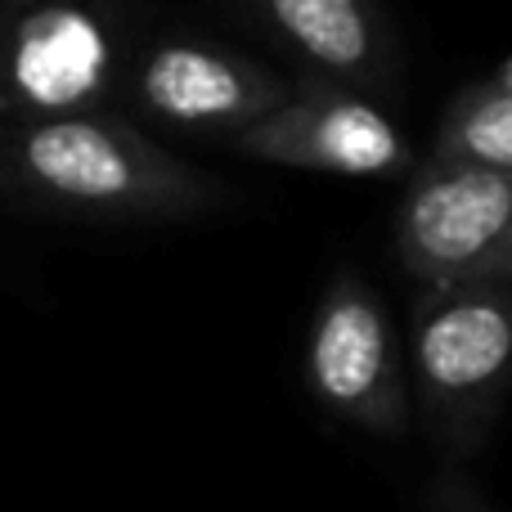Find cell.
Listing matches in <instances>:
<instances>
[{"label": "cell", "mask_w": 512, "mask_h": 512, "mask_svg": "<svg viewBox=\"0 0 512 512\" xmlns=\"http://www.w3.org/2000/svg\"><path fill=\"white\" fill-rule=\"evenodd\" d=\"M0 189L86 221H180L234 203V189L180 162L108 108L0 126Z\"/></svg>", "instance_id": "1"}, {"label": "cell", "mask_w": 512, "mask_h": 512, "mask_svg": "<svg viewBox=\"0 0 512 512\" xmlns=\"http://www.w3.org/2000/svg\"><path fill=\"white\" fill-rule=\"evenodd\" d=\"M409 373L436 450L477 454L512 382V283L414 288Z\"/></svg>", "instance_id": "2"}, {"label": "cell", "mask_w": 512, "mask_h": 512, "mask_svg": "<svg viewBox=\"0 0 512 512\" xmlns=\"http://www.w3.org/2000/svg\"><path fill=\"white\" fill-rule=\"evenodd\" d=\"M122 36L104 0H0V126L104 108Z\"/></svg>", "instance_id": "3"}, {"label": "cell", "mask_w": 512, "mask_h": 512, "mask_svg": "<svg viewBox=\"0 0 512 512\" xmlns=\"http://www.w3.org/2000/svg\"><path fill=\"white\" fill-rule=\"evenodd\" d=\"M396 261L423 283H512V176L432 162L396 207Z\"/></svg>", "instance_id": "4"}, {"label": "cell", "mask_w": 512, "mask_h": 512, "mask_svg": "<svg viewBox=\"0 0 512 512\" xmlns=\"http://www.w3.org/2000/svg\"><path fill=\"white\" fill-rule=\"evenodd\" d=\"M306 382L333 418L373 436L409 427V382L387 306L360 274L324 288L306 337Z\"/></svg>", "instance_id": "5"}, {"label": "cell", "mask_w": 512, "mask_h": 512, "mask_svg": "<svg viewBox=\"0 0 512 512\" xmlns=\"http://www.w3.org/2000/svg\"><path fill=\"white\" fill-rule=\"evenodd\" d=\"M230 144L256 162L355 180L400 176L409 167V149L391 117L337 86H306L301 95H288Z\"/></svg>", "instance_id": "6"}, {"label": "cell", "mask_w": 512, "mask_h": 512, "mask_svg": "<svg viewBox=\"0 0 512 512\" xmlns=\"http://www.w3.org/2000/svg\"><path fill=\"white\" fill-rule=\"evenodd\" d=\"M135 108L167 126L198 135H234L288 99L274 72L243 54L216 50L203 41H162L149 45L126 72Z\"/></svg>", "instance_id": "7"}, {"label": "cell", "mask_w": 512, "mask_h": 512, "mask_svg": "<svg viewBox=\"0 0 512 512\" xmlns=\"http://www.w3.org/2000/svg\"><path fill=\"white\" fill-rule=\"evenodd\" d=\"M261 14L328 77H373L378 68V27L364 0H261Z\"/></svg>", "instance_id": "8"}, {"label": "cell", "mask_w": 512, "mask_h": 512, "mask_svg": "<svg viewBox=\"0 0 512 512\" xmlns=\"http://www.w3.org/2000/svg\"><path fill=\"white\" fill-rule=\"evenodd\" d=\"M432 162H459V167L512 176V90L504 81H490L454 99L436 131Z\"/></svg>", "instance_id": "9"}, {"label": "cell", "mask_w": 512, "mask_h": 512, "mask_svg": "<svg viewBox=\"0 0 512 512\" xmlns=\"http://www.w3.org/2000/svg\"><path fill=\"white\" fill-rule=\"evenodd\" d=\"M499 81H504V86H508V90H512V59H508V63H504V72H499Z\"/></svg>", "instance_id": "10"}]
</instances>
